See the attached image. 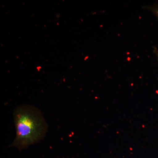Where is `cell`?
<instances>
[{"label": "cell", "mask_w": 158, "mask_h": 158, "mask_svg": "<svg viewBox=\"0 0 158 158\" xmlns=\"http://www.w3.org/2000/svg\"><path fill=\"white\" fill-rule=\"evenodd\" d=\"M143 9L149 10L152 12L153 14L158 19V4H155L151 6H145L143 7Z\"/></svg>", "instance_id": "2"}, {"label": "cell", "mask_w": 158, "mask_h": 158, "mask_svg": "<svg viewBox=\"0 0 158 158\" xmlns=\"http://www.w3.org/2000/svg\"><path fill=\"white\" fill-rule=\"evenodd\" d=\"M154 53L156 54V55L157 58L158 60V49H157L156 48H155L154 50Z\"/></svg>", "instance_id": "3"}, {"label": "cell", "mask_w": 158, "mask_h": 158, "mask_svg": "<svg viewBox=\"0 0 158 158\" xmlns=\"http://www.w3.org/2000/svg\"><path fill=\"white\" fill-rule=\"evenodd\" d=\"M16 136L10 147L21 151L38 143L45 137L48 125L42 112L28 105L18 106L13 112Z\"/></svg>", "instance_id": "1"}]
</instances>
